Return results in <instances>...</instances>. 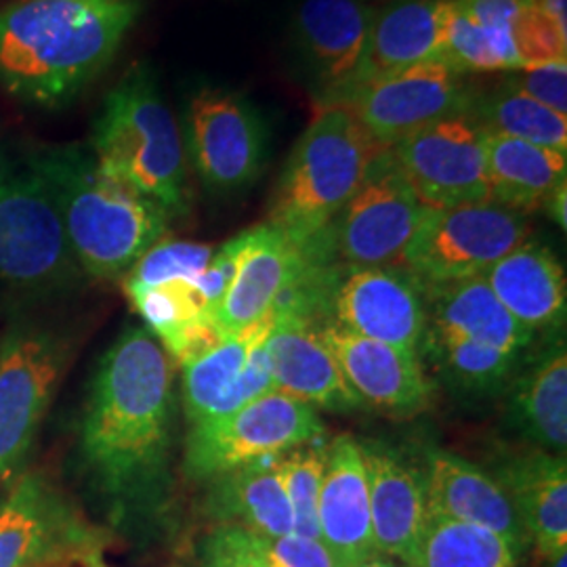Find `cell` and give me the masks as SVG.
<instances>
[{"instance_id": "obj_37", "label": "cell", "mask_w": 567, "mask_h": 567, "mask_svg": "<svg viewBox=\"0 0 567 567\" xmlns=\"http://www.w3.org/2000/svg\"><path fill=\"white\" fill-rule=\"evenodd\" d=\"M461 9L505 51L513 72L522 70L517 39L538 11V0H456Z\"/></svg>"}, {"instance_id": "obj_22", "label": "cell", "mask_w": 567, "mask_h": 567, "mask_svg": "<svg viewBox=\"0 0 567 567\" xmlns=\"http://www.w3.org/2000/svg\"><path fill=\"white\" fill-rule=\"evenodd\" d=\"M425 477L426 515L487 527L527 550L526 529L513 501L482 466L446 450H433L426 454Z\"/></svg>"}, {"instance_id": "obj_19", "label": "cell", "mask_w": 567, "mask_h": 567, "mask_svg": "<svg viewBox=\"0 0 567 567\" xmlns=\"http://www.w3.org/2000/svg\"><path fill=\"white\" fill-rule=\"evenodd\" d=\"M264 351L278 391L332 412L360 408L320 334L318 320L276 307Z\"/></svg>"}, {"instance_id": "obj_11", "label": "cell", "mask_w": 567, "mask_h": 567, "mask_svg": "<svg viewBox=\"0 0 567 567\" xmlns=\"http://www.w3.org/2000/svg\"><path fill=\"white\" fill-rule=\"evenodd\" d=\"M475 89L471 76L450 70L442 61H425L353 82L322 110L343 107L377 142L391 147L431 122L468 112Z\"/></svg>"}, {"instance_id": "obj_38", "label": "cell", "mask_w": 567, "mask_h": 567, "mask_svg": "<svg viewBox=\"0 0 567 567\" xmlns=\"http://www.w3.org/2000/svg\"><path fill=\"white\" fill-rule=\"evenodd\" d=\"M259 234H261V225L244 229L243 234L227 240L219 250L213 252L210 261L204 267L203 274L198 276L196 284L203 290L210 318L224 301L225 295H227L229 286L236 280L246 257L255 248V244L259 240Z\"/></svg>"}, {"instance_id": "obj_15", "label": "cell", "mask_w": 567, "mask_h": 567, "mask_svg": "<svg viewBox=\"0 0 567 567\" xmlns=\"http://www.w3.org/2000/svg\"><path fill=\"white\" fill-rule=\"evenodd\" d=\"M324 320L419 353L425 332V286L400 265L337 264L326 292Z\"/></svg>"}, {"instance_id": "obj_10", "label": "cell", "mask_w": 567, "mask_h": 567, "mask_svg": "<svg viewBox=\"0 0 567 567\" xmlns=\"http://www.w3.org/2000/svg\"><path fill=\"white\" fill-rule=\"evenodd\" d=\"M429 210L385 147L370 163L360 187L328 227L334 264L347 267L400 264Z\"/></svg>"}, {"instance_id": "obj_35", "label": "cell", "mask_w": 567, "mask_h": 567, "mask_svg": "<svg viewBox=\"0 0 567 567\" xmlns=\"http://www.w3.org/2000/svg\"><path fill=\"white\" fill-rule=\"evenodd\" d=\"M274 465L292 507L295 534L320 538L318 494L324 477L326 447L309 444L292 447L276 456Z\"/></svg>"}, {"instance_id": "obj_46", "label": "cell", "mask_w": 567, "mask_h": 567, "mask_svg": "<svg viewBox=\"0 0 567 567\" xmlns=\"http://www.w3.org/2000/svg\"><path fill=\"white\" fill-rule=\"evenodd\" d=\"M84 567H110V566H105V564H103L102 557H95V559H91V561H89V564H86V566H84Z\"/></svg>"}, {"instance_id": "obj_45", "label": "cell", "mask_w": 567, "mask_h": 567, "mask_svg": "<svg viewBox=\"0 0 567 567\" xmlns=\"http://www.w3.org/2000/svg\"><path fill=\"white\" fill-rule=\"evenodd\" d=\"M543 566L540 567H567V550L550 555V557H540Z\"/></svg>"}, {"instance_id": "obj_16", "label": "cell", "mask_w": 567, "mask_h": 567, "mask_svg": "<svg viewBox=\"0 0 567 567\" xmlns=\"http://www.w3.org/2000/svg\"><path fill=\"white\" fill-rule=\"evenodd\" d=\"M374 13L365 0H303L297 7L290 44L318 110L353 81Z\"/></svg>"}, {"instance_id": "obj_5", "label": "cell", "mask_w": 567, "mask_h": 567, "mask_svg": "<svg viewBox=\"0 0 567 567\" xmlns=\"http://www.w3.org/2000/svg\"><path fill=\"white\" fill-rule=\"evenodd\" d=\"M383 150L343 107L320 110L284 163L265 224L295 243H318Z\"/></svg>"}, {"instance_id": "obj_21", "label": "cell", "mask_w": 567, "mask_h": 567, "mask_svg": "<svg viewBox=\"0 0 567 567\" xmlns=\"http://www.w3.org/2000/svg\"><path fill=\"white\" fill-rule=\"evenodd\" d=\"M320 540L339 566L374 555L370 492L362 444L339 435L326 446L322 486L318 494Z\"/></svg>"}, {"instance_id": "obj_44", "label": "cell", "mask_w": 567, "mask_h": 567, "mask_svg": "<svg viewBox=\"0 0 567 567\" xmlns=\"http://www.w3.org/2000/svg\"><path fill=\"white\" fill-rule=\"evenodd\" d=\"M343 567H408L402 561H398V559H391V557H385V555H379V553H374V555H370V557H364V559H360V561H353V564H347Z\"/></svg>"}, {"instance_id": "obj_17", "label": "cell", "mask_w": 567, "mask_h": 567, "mask_svg": "<svg viewBox=\"0 0 567 567\" xmlns=\"http://www.w3.org/2000/svg\"><path fill=\"white\" fill-rule=\"evenodd\" d=\"M318 326L358 404L393 419H410L429 408L433 383L416 351L365 339L330 320Z\"/></svg>"}, {"instance_id": "obj_34", "label": "cell", "mask_w": 567, "mask_h": 567, "mask_svg": "<svg viewBox=\"0 0 567 567\" xmlns=\"http://www.w3.org/2000/svg\"><path fill=\"white\" fill-rule=\"evenodd\" d=\"M128 299L163 347L173 343L187 326L210 318L208 303L196 280L158 284Z\"/></svg>"}, {"instance_id": "obj_14", "label": "cell", "mask_w": 567, "mask_h": 567, "mask_svg": "<svg viewBox=\"0 0 567 567\" xmlns=\"http://www.w3.org/2000/svg\"><path fill=\"white\" fill-rule=\"evenodd\" d=\"M389 152L429 208L489 200L486 131L471 112L431 122Z\"/></svg>"}, {"instance_id": "obj_20", "label": "cell", "mask_w": 567, "mask_h": 567, "mask_svg": "<svg viewBox=\"0 0 567 567\" xmlns=\"http://www.w3.org/2000/svg\"><path fill=\"white\" fill-rule=\"evenodd\" d=\"M364 452L374 550L408 566L426 517L425 466L383 442H360Z\"/></svg>"}, {"instance_id": "obj_3", "label": "cell", "mask_w": 567, "mask_h": 567, "mask_svg": "<svg viewBox=\"0 0 567 567\" xmlns=\"http://www.w3.org/2000/svg\"><path fill=\"white\" fill-rule=\"evenodd\" d=\"M49 185L82 274L124 278L168 231L171 215L103 171L91 147L58 145L30 158Z\"/></svg>"}, {"instance_id": "obj_8", "label": "cell", "mask_w": 567, "mask_h": 567, "mask_svg": "<svg viewBox=\"0 0 567 567\" xmlns=\"http://www.w3.org/2000/svg\"><path fill=\"white\" fill-rule=\"evenodd\" d=\"M324 433L313 405L271 389L229 414L189 426L185 471L194 480L215 482L240 466L311 444Z\"/></svg>"}, {"instance_id": "obj_9", "label": "cell", "mask_w": 567, "mask_h": 567, "mask_svg": "<svg viewBox=\"0 0 567 567\" xmlns=\"http://www.w3.org/2000/svg\"><path fill=\"white\" fill-rule=\"evenodd\" d=\"M526 240L527 215L503 204L487 200L431 208L398 265L423 286L456 282L484 276Z\"/></svg>"}, {"instance_id": "obj_1", "label": "cell", "mask_w": 567, "mask_h": 567, "mask_svg": "<svg viewBox=\"0 0 567 567\" xmlns=\"http://www.w3.org/2000/svg\"><path fill=\"white\" fill-rule=\"evenodd\" d=\"M173 429V362L145 328H128L107 349L81 426V456L116 505L154 501Z\"/></svg>"}, {"instance_id": "obj_26", "label": "cell", "mask_w": 567, "mask_h": 567, "mask_svg": "<svg viewBox=\"0 0 567 567\" xmlns=\"http://www.w3.org/2000/svg\"><path fill=\"white\" fill-rule=\"evenodd\" d=\"M442 13L444 0H393L383 9H377L364 58L349 84L379 79L425 61H437Z\"/></svg>"}, {"instance_id": "obj_30", "label": "cell", "mask_w": 567, "mask_h": 567, "mask_svg": "<svg viewBox=\"0 0 567 567\" xmlns=\"http://www.w3.org/2000/svg\"><path fill=\"white\" fill-rule=\"evenodd\" d=\"M524 553L487 527L426 515L408 567H517Z\"/></svg>"}, {"instance_id": "obj_31", "label": "cell", "mask_w": 567, "mask_h": 567, "mask_svg": "<svg viewBox=\"0 0 567 567\" xmlns=\"http://www.w3.org/2000/svg\"><path fill=\"white\" fill-rule=\"evenodd\" d=\"M271 326L274 309L259 322L225 337L196 362L182 365L183 405L189 425L204 421L225 393L236 385L252 353L265 343Z\"/></svg>"}, {"instance_id": "obj_13", "label": "cell", "mask_w": 567, "mask_h": 567, "mask_svg": "<svg viewBox=\"0 0 567 567\" xmlns=\"http://www.w3.org/2000/svg\"><path fill=\"white\" fill-rule=\"evenodd\" d=\"M68 364V343L53 330L21 326L0 347V484L25 463Z\"/></svg>"}, {"instance_id": "obj_12", "label": "cell", "mask_w": 567, "mask_h": 567, "mask_svg": "<svg viewBox=\"0 0 567 567\" xmlns=\"http://www.w3.org/2000/svg\"><path fill=\"white\" fill-rule=\"evenodd\" d=\"M103 534L42 475H23L0 505V567H84Z\"/></svg>"}, {"instance_id": "obj_42", "label": "cell", "mask_w": 567, "mask_h": 567, "mask_svg": "<svg viewBox=\"0 0 567 567\" xmlns=\"http://www.w3.org/2000/svg\"><path fill=\"white\" fill-rule=\"evenodd\" d=\"M271 389H276V386H274L271 370H269V364H267V355H265L264 344H261L252 353L250 362L244 368L243 377L236 381V385L225 393L224 398L215 404V408L210 410V414L204 421H213V419H219L224 414H229V412L243 408L244 404L252 402L255 398L264 395V393L271 391ZM204 421H200V423H204Z\"/></svg>"}, {"instance_id": "obj_33", "label": "cell", "mask_w": 567, "mask_h": 567, "mask_svg": "<svg viewBox=\"0 0 567 567\" xmlns=\"http://www.w3.org/2000/svg\"><path fill=\"white\" fill-rule=\"evenodd\" d=\"M419 355L433 364L447 385L468 393H489L507 385L519 355L463 339L423 334Z\"/></svg>"}, {"instance_id": "obj_32", "label": "cell", "mask_w": 567, "mask_h": 567, "mask_svg": "<svg viewBox=\"0 0 567 567\" xmlns=\"http://www.w3.org/2000/svg\"><path fill=\"white\" fill-rule=\"evenodd\" d=\"M468 112L489 135H505L567 154V116L527 97L507 76L494 89H475Z\"/></svg>"}, {"instance_id": "obj_36", "label": "cell", "mask_w": 567, "mask_h": 567, "mask_svg": "<svg viewBox=\"0 0 567 567\" xmlns=\"http://www.w3.org/2000/svg\"><path fill=\"white\" fill-rule=\"evenodd\" d=\"M215 248L208 244L161 240L154 244L124 276L128 297L171 280H198Z\"/></svg>"}, {"instance_id": "obj_28", "label": "cell", "mask_w": 567, "mask_h": 567, "mask_svg": "<svg viewBox=\"0 0 567 567\" xmlns=\"http://www.w3.org/2000/svg\"><path fill=\"white\" fill-rule=\"evenodd\" d=\"M486 175L492 203L529 217L566 183L567 154L486 133Z\"/></svg>"}, {"instance_id": "obj_27", "label": "cell", "mask_w": 567, "mask_h": 567, "mask_svg": "<svg viewBox=\"0 0 567 567\" xmlns=\"http://www.w3.org/2000/svg\"><path fill=\"white\" fill-rule=\"evenodd\" d=\"M508 425L527 444L550 454H566L567 351L564 341L548 344L513 381Z\"/></svg>"}, {"instance_id": "obj_4", "label": "cell", "mask_w": 567, "mask_h": 567, "mask_svg": "<svg viewBox=\"0 0 567 567\" xmlns=\"http://www.w3.org/2000/svg\"><path fill=\"white\" fill-rule=\"evenodd\" d=\"M89 147L107 175L161 204L171 217L187 213L192 194L182 124L145 63L110 89Z\"/></svg>"}, {"instance_id": "obj_29", "label": "cell", "mask_w": 567, "mask_h": 567, "mask_svg": "<svg viewBox=\"0 0 567 567\" xmlns=\"http://www.w3.org/2000/svg\"><path fill=\"white\" fill-rule=\"evenodd\" d=\"M274 458L240 466L215 480L210 513L224 526L243 527L257 536H286L295 532L292 507Z\"/></svg>"}, {"instance_id": "obj_43", "label": "cell", "mask_w": 567, "mask_h": 567, "mask_svg": "<svg viewBox=\"0 0 567 567\" xmlns=\"http://www.w3.org/2000/svg\"><path fill=\"white\" fill-rule=\"evenodd\" d=\"M543 210H547L548 217L559 225L564 231H566V217H567V183H564L561 187H557L550 198H548Z\"/></svg>"}, {"instance_id": "obj_41", "label": "cell", "mask_w": 567, "mask_h": 567, "mask_svg": "<svg viewBox=\"0 0 567 567\" xmlns=\"http://www.w3.org/2000/svg\"><path fill=\"white\" fill-rule=\"evenodd\" d=\"M507 81L527 97L567 116V60L508 72Z\"/></svg>"}, {"instance_id": "obj_24", "label": "cell", "mask_w": 567, "mask_h": 567, "mask_svg": "<svg viewBox=\"0 0 567 567\" xmlns=\"http://www.w3.org/2000/svg\"><path fill=\"white\" fill-rule=\"evenodd\" d=\"M463 339L522 355L534 332L519 324L492 292L484 276L425 286V332Z\"/></svg>"}, {"instance_id": "obj_40", "label": "cell", "mask_w": 567, "mask_h": 567, "mask_svg": "<svg viewBox=\"0 0 567 567\" xmlns=\"http://www.w3.org/2000/svg\"><path fill=\"white\" fill-rule=\"evenodd\" d=\"M257 547L271 567H341L320 538H307L299 534L286 536H257Z\"/></svg>"}, {"instance_id": "obj_6", "label": "cell", "mask_w": 567, "mask_h": 567, "mask_svg": "<svg viewBox=\"0 0 567 567\" xmlns=\"http://www.w3.org/2000/svg\"><path fill=\"white\" fill-rule=\"evenodd\" d=\"M81 274L41 173L30 161L0 158V282L51 292L72 286Z\"/></svg>"}, {"instance_id": "obj_25", "label": "cell", "mask_w": 567, "mask_h": 567, "mask_svg": "<svg viewBox=\"0 0 567 567\" xmlns=\"http://www.w3.org/2000/svg\"><path fill=\"white\" fill-rule=\"evenodd\" d=\"M496 299L534 334L564 326L566 271L545 244L526 240L484 274Z\"/></svg>"}, {"instance_id": "obj_18", "label": "cell", "mask_w": 567, "mask_h": 567, "mask_svg": "<svg viewBox=\"0 0 567 567\" xmlns=\"http://www.w3.org/2000/svg\"><path fill=\"white\" fill-rule=\"evenodd\" d=\"M324 259H332L328 234L318 243L299 244L282 231L261 225L259 240L213 313L215 324L229 337L259 322L313 265Z\"/></svg>"}, {"instance_id": "obj_39", "label": "cell", "mask_w": 567, "mask_h": 567, "mask_svg": "<svg viewBox=\"0 0 567 567\" xmlns=\"http://www.w3.org/2000/svg\"><path fill=\"white\" fill-rule=\"evenodd\" d=\"M200 567H271L250 532L219 526L204 538Z\"/></svg>"}, {"instance_id": "obj_7", "label": "cell", "mask_w": 567, "mask_h": 567, "mask_svg": "<svg viewBox=\"0 0 567 567\" xmlns=\"http://www.w3.org/2000/svg\"><path fill=\"white\" fill-rule=\"evenodd\" d=\"M187 163L215 194H240L261 179L271 131L259 105L227 86H200L185 103L182 122Z\"/></svg>"}, {"instance_id": "obj_23", "label": "cell", "mask_w": 567, "mask_h": 567, "mask_svg": "<svg viewBox=\"0 0 567 567\" xmlns=\"http://www.w3.org/2000/svg\"><path fill=\"white\" fill-rule=\"evenodd\" d=\"M494 477L513 501L536 555L550 557L567 550L566 454L532 447L508 456Z\"/></svg>"}, {"instance_id": "obj_2", "label": "cell", "mask_w": 567, "mask_h": 567, "mask_svg": "<svg viewBox=\"0 0 567 567\" xmlns=\"http://www.w3.org/2000/svg\"><path fill=\"white\" fill-rule=\"evenodd\" d=\"M142 0H11L0 7V86L61 107L97 81L142 16Z\"/></svg>"}]
</instances>
